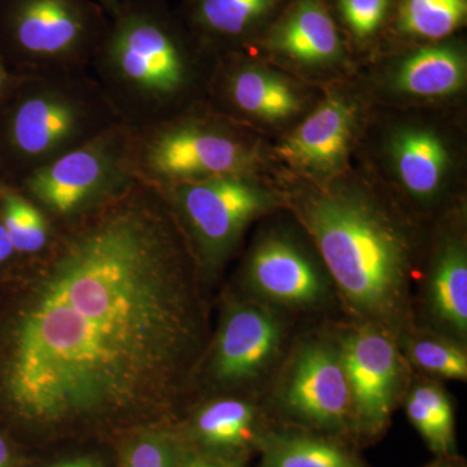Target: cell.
I'll list each match as a JSON object with an SVG mask.
<instances>
[{
	"label": "cell",
	"instance_id": "cell-1",
	"mask_svg": "<svg viewBox=\"0 0 467 467\" xmlns=\"http://www.w3.org/2000/svg\"><path fill=\"white\" fill-rule=\"evenodd\" d=\"M205 279L155 184L135 177L45 248L9 315L0 405L39 444L175 429L211 342Z\"/></svg>",
	"mask_w": 467,
	"mask_h": 467
},
{
	"label": "cell",
	"instance_id": "cell-2",
	"mask_svg": "<svg viewBox=\"0 0 467 467\" xmlns=\"http://www.w3.org/2000/svg\"><path fill=\"white\" fill-rule=\"evenodd\" d=\"M288 205L333 279L343 318L376 325L396 340L416 327L425 244L413 220L343 184L306 190Z\"/></svg>",
	"mask_w": 467,
	"mask_h": 467
},
{
	"label": "cell",
	"instance_id": "cell-3",
	"mask_svg": "<svg viewBox=\"0 0 467 467\" xmlns=\"http://www.w3.org/2000/svg\"><path fill=\"white\" fill-rule=\"evenodd\" d=\"M109 14L92 57L98 85L121 124L149 128L189 86V55L150 0L119 2Z\"/></svg>",
	"mask_w": 467,
	"mask_h": 467
},
{
	"label": "cell",
	"instance_id": "cell-4",
	"mask_svg": "<svg viewBox=\"0 0 467 467\" xmlns=\"http://www.w3.org/2000/svg\"><path fill=\"white\" fill-rule=\"evenodd\" d=\"M72 73L36 75L9 112L5 142L29 173L121 122L99 85Z\"/></svg>",
	"mask_w": 467,
	"mask_h": 467
},
{
	"label": "cell",
	"instance_id": "cell-5",
	"mask_svg": "<svg viewBox=\"0 0 467 467\" xmlns=\"http://www.w3.org/2000/svg\"><path fill=\"white\" fill-rule=\"evenodd\" d=\"M263 400L275 425L353 441L348 380L334 319L301 326Z\"/></svg>",
	"mask_w": 467,
	"mask_h": 467
},
{
	"label": "cell",
	"instance_id": "cell-6",
	"mask_svg": "<svg viewBox=\"0 0 467 467\" xmlns=\"http://www.w3.org/2000/svg\"><path fill=\"white\" fill-rule=\"evenodd\" d=\"M196 378V400L216 395L263 398L304 324L281 310L227 292Z\"/></svg>",
	"mask_w": 467,
	"mask_h": 467
},
{
	"label": "cell",
	"instance_id": "cell-7",
	"mask_svg": "<svg viewBox=\"0 0 467 467\" xmlns=\"http://www.w3.org/2000/svg\"><path fill=\"white\" fill-rule=\"evenodd\" d=\"M107 11L101 0H0V46L36 75L75 72L94 57Z\"/></svg>",
	"mask_w": 467,
	"mask_h": 467
},
{
	"label": "cell",
	"instance_id": "cell-8",
	"mask_svg": "<svg viewBox=\"0 0 467 467\" xmlns=\"http://www.w3.org/2000/svg\"><path fill=\"white\" fill-rule=\"evenodd\" d=\"M205 281L218 272L254 220L281 205L244 175L171 184L168 198Z\"/></svg>",
	"mask_w": 467,
	"mask_h": 467
},
{
	"label": "cell",
	"instance_id": "cell-9",
	"mask_svg": "<svg viewBox=\"0 0 467 467\" xmlns=\"http://www.w3.org/2000/svg\"><path fill=\"white\" fill-rule=\"evenodd\" d=\"M235 291L301 322L343 317L337 288L316 248L310 251L284 230L257 239Z\"/></svg>",
	"mask_w": 467,
	"mask_h": 467
},
{
	"label": "cell",
	"instance_id": "cell-10",
	"mask_svg": "<svg viewBox=\"0 0 467 467\" xmlns=\"http://www.w3.org/2000/svg\"><path fill=\"white\" fill-rule=\"evenodd\" d=\"M352 407L353 441H377L401 407L414 371L391 334L376 325L334 319Z\"/></svg>",
	"mask_w": 467,
	"mask_h": 467
},
{
	"label": "cell",
	"instance_id": "cell-11",
	"mask_svg": "<svg viewBox=\"0 0 467 467\" xmlns=\"http://www.w3.org/2000/svg\"><path fill=\"white\" fill-rule=\"evenodd\" d=\"M135 177L130 135L116 125L30 171L26 186L43 208L70 218L124 189Z\"/></svg>",
	"mask_w": 467,
	"mask_h": 467
},
{
	"label": "cell",
	"instance_id": "cell-12",
	"mask_svg": "<svg viewBox=\"0 0 467 467\" xmlns=\"http://www.w3.org/2000/svg\"><path fill=\"white\" fill-rule=\"evenodd\" d=\"M142 140H130L134 173L155 183L171 184L207 178L244 175L256 152L232 133L201 122H181L146 129Z\"/></svg>",
	"mask_w": 467,
	"mask_h": 467
},
{
	"label": "cell",
	"instance_id": "cell-13",
	"mask_svg": "<svg viewBox=\"0 0 467 467\" xmlns=\"http://www.w3.org/2000/svg\"><path fill=\"white\" fill-rule=\"evenodd\" d=\"M275 425L260 396L216 395L193 402L175 431L187 450L244 463Z\"/></svg>",
	"mask_w": 467,
	"mask_h": 467
},
{
	"label": "cell",
	"instance_id": "cell-14",
	"mask_svg": "<svg viewBox=\"0 0 467 467\" xmlns=\"http://www.w3.org/2000/svg\"><path fill=\"white\" fill-rule=\"evenodd\" d=\"M413 315L418 327L467 346V248L462 234H441L423 260Z\"/></svg>",
	"mask_w": 467,
	"mask_h": 467
},
{
	"label": "cell",
	"instance_id": "cell-15",
	"mask_svg": "<svg viewBox=\"0 0 467 467\" xmlns=\"http://www.w3.org/2000/svg\"><path fill=\"white\" fill-rule=\"evenodd\" d=\"M353 129L355 110L343 98H330L275 150L279 158L301 171L335 173L346 161Z\"/></svg>",
	"mask_w": 467,
	"mask_h": 467
},
{
	"label": "cell",
	"instance_id": "cell-16",
	"mask_svg": "<svg viewBox=\"0 0 467 467\" xmlns=\"http://www.w3.org/2000/svg\"><path fill=\"white\" fill-rule=\"evenodd\" d=\"M269 46L306 66H327L342 55L339 33L321 0H299L273 30Z\"/></svg>",
	"mask_w": 467,
	"mask_h": 467
},
{
	"label": "cell",
	"instance_id": "cell-17",
	"mask_svg": "<svg viewBox=\"0 0 467 467\" xmlns=\"http://www.w3.org/2000/svg\"><path fill=\"white\" fill-rule=\"evenodd\" d=\"M257 467H362L343 439L275 425L260 445Z\"/></svg>",
	"mask_w": 467,
	"mask_h": 467
},
{
	"label": "cell",
	"instance_id": "cell-18",
	"mask_svg": "<svg viewBox=\"0 0 467 467\" xmlns=\"http://www.w3.org/2000/svg\"><path fill=\"white\" fill-rule=\"evenodd\" d=\"M392 156L405 192L422 204L434 202L448 167L441 138L430 130L409 129L393 140Z\"/></svg>",
	"mask_w": 467,
	"mask_h": 467
},
{
	"label": "cell",
	"instance_id": "cell-19",
	"mask_svg": "<svg viewBox=\"0 0 467 467\" xmlns=\"http://www.w3.org/2000/svg\"><path fill=\"white\" fill-rule=\"evenodd\" d=\"M401 407L436 456L453 457L456 416L453 399L442 382L414 373Z\"/></svg>",
	"mask_w": 467,
	"mask_h": 467
},
{
	"label": "cell",
	"instance_id": "cell-20",
	"mask_svg": "<svg viewBox=\"0 0 467 467\" xmlns=\"http://www.w3.org/2000/svg\"><path fill=\"white\" fill-rule=\"evenodd\" d=\"M466 81L462 57L450 47L420 48L402 61L395 77L401 92L414 97L436 98L454 94Z\"/></svg>",
	"mask_w": 467,
	"mask_h": 467
},
{
	"label": "cell",
	"instance_id": "cell-21",
	"mask_svg": "<svg viewBox=\"0 0 467 467\" xmlns=\"http://www.w3.org/2000/svg\"><path fill=\"white\" fill-rule=\"evenodd\" d=\"M227 94L242 112L269 121L290 119L301 109L299 98L290 85L254 67L234 72L227 81Z\"/></svg>",
	"mask_w": 467,
	"mask_h": 467
},
{
	"label": "cell",
	"instance_id": "cell-22",
	"mask_svg": "<svg viewBox=\"0 0 467 467\" xmlns=\"http://www.w3.org/2000/svg\"><path fill=\"white\" fill-rule=\"evenodd\" d=\"M396 342L414 373L439 382H467V346L418 326Z\"/></svg>",
	"mask_w": 467,
	"mask_h": 467
},
{
	"label": "cell",
	"instance_id": "cell-23",
	"mask_svg": "<svg viewBox=\"0 0 467 467\" xmlns=\"http://www.w3.org/2000/svg\"><path fill=\"white\" fill-rule=\"evenodd\" d=\"M278 0H193L192 18L211 36L236 38L250 32Z\"/></svg>",
	"mask_w": 467,
	"mask_h": 467
},
{
	"label": "cell",
	"instance_id": "cell-24",
	"mask_svg": "<svg viewBox=\"0 0 467 467\" xmlns=\"http://www.w3.org/2000/svg\"><path fill=\"white\" fill-rule=\"evenodd\" d=\"M117 467H181L182 441L175 429H144L119 438Z\"/></svg>",
	"mask_w": 467,
	"mask_h": 467
},
{
	"label": "cell",
	"instance_id": "cell-25",
	"mask_svg": "<svg viewBox=\"0 0 467 467\" xmlns=\"http://www.w3.org/2000/svg\"><path fill=\"white\" fill-rule=\"evenodd\" d=\"M467 0H402L399 27L422 38L441 39L465 23Z\"/></svg>",
	"mask_w": 467,
	"mask_h": 467
},
{
	"label": "cell",
	"instance_id": "cell-26",
	"mask_svg": "<svg viewBox=\"0 0 467 467\" xmlns=\"http://www.w3.org/2000/svg\"><path fill=\"white\" fill-rule=\"evenodd\" d=\"M3 226L7 230L15 251L39 254L50 242L46 218L32 202L14 192H3Z\"/></svg>",
	"mask_w": 467,
	"mask_h": 467
},
{
	"label": "cell",
	"instance_id": "cell-27",
	"mask_svg": "<svg viewBox=\"0 0 467 467\" xmlns=\"http://www.w3.org/2000/svg\"><path fill=\"white\" fill-rule=\"evenodd\" d=\"M389 0H339L340 14L350 32L368 38L382 26Z\"/></svg>",
	"mask_w": 467,
	"mask_h": 467
},
{
	"label": "cell",
	"instance_id": "cell-28",
	"mask_svg": "<svg viewBox=\"0 0 467 467\" xmlns=\"http://www.w3.org/2000/svg\"><path fill=\"white\" fill-rule=\"evenodd\" d=\"M23 463V457L18 454L15 442L0 431V467H20Z\"/></svg>",
	"mask_w": 467,
	"mask_h": 467
},
{
	"label": "cell",
	"instance_id": "cell-29",
	"mask_svg": "<svg viewBox=\"0 0 467 467\" xmlns=\"http://www.w3.org/2000/svg\"><path fill=\"white\" fill-rule=\"evenodd\" d=\"M47 467H103L100 461L91 456L72 457V459L57 461Z\"/></svg>",
	"mask_w": 467,
	"mask_h": 467
},
{
	"label": "cell",
	"instance_id": "cell-30",
	"mask_svg": "<svg viewBox=\"0 0 467 467\" xmlns=\"http://www.w3.org/2000/svg\"><path fill=\"white\" fill-rule=\"evenodd\" d=\"M15 247L9 238L7 230L0 223V264L7 261L15 254Z\"/></svg>",
	"mask_w": 467,
	"mask_h": 467
},
{
	"label": "cell",
	"instance_id": "cell-31",
	"mask_svg": "<svg viewBox=\"0 0 467 467\" xmlns=\"http://www.w3.org/2000/svg\"><path fill=\"white\" fill-rule=\"evenodd\" d=\"M453 457H447V459H441L438 461L436 463H432V465L427 467H462L460 466L459 463L454 462Z\"/></svg>",
	"mask_w": 467,
	"mask_h": 467
},
{
	"label": "cell",
	"instance_id": "cell-32",
	"mask_svg": "<svg viewBox=\"0 0 467 467\" xmlns=\"http://www.w3.org/2000/svg\"><path fill=\"white\" fill-rule=\"evenodd\" d=\"M213 467H244V463L229 462V461H221L213 459Z\"/></svg>",
	"mask_w": 467,
	"mask_h": 467
},
{
	"label": "cell",
	"instance_id": "cell-33",
	"mask_svg": "<svg viewBox=\"0 0 467 467\" xmlns=\"http://www.w3.org/2000/svg\"><path fill=\"white\" fill-rule=\"evenodd\" d=\"M5 67H3L2 61H0V91H2L3 86H5Z\"/></svg>",
	"mask_w": 467,
	"mask_h": 467
},
{
	"label": "cell",
	"instance_id": "cell-34",
	"mask_svg": "<svg viewBox=\"0 0 467 467\" xmlns=\"http://www.w3.org/2000/svg\"><path fill=\"white\" fill-rule=\"evenodd\" d=\"M101 2L104 3V5H106L107 9H109V11H110V9H112L113 7H115V5H117V0H101Z\"/></svg>",
	"mask_w": 467,
	"mask_h": 467
},
{
	"label": "cell",
	"instance_id": "cell-35",
	"mask_svg": "<svg viewBox=\"0 0 467 467\" xmlns=\"http://www.w3.org/2000/svg\"><path fill=\"white\" fill-rule=\"evenodd\" d=\"M117 2H124V0H117Z\"/></svg>",
	"mask_w": 467,
	"mask_h": 467
}]
</instances>
